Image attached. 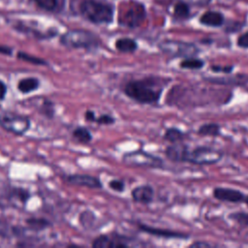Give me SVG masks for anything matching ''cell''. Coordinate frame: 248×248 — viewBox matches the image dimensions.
<instances>
[{
  "label": "cell",
  "instance_id": "obj_26",
  "mask_svg": "<svg viewBox=\"0 0 248 248\" xmlns=\"http://www.w3.org/2000/svg\"><path fill=\"white\" fill-rule=\"evenodd\" d=\"M37 6H39L41 9L53 12L56 10V7L58 5V0H33Z\"/></svg>",
  "mask_w": 248,
  "mask_h": 248
},
{
  "label": "cell",
  "instance_id": "obj_25",
  "mask_svg": "<svg viewBox=\"0 0 248 248\" xmlns=\"http://www.w3.org/2000/svg\"><path fill=\"white\" fill-rule=\"evenodd\" d=\"M229 218L242 227H248V212L237 211L229 215Z\"/></svg>",
  "mask_w": 248,
  "mask_h": 248
},
{
  "label": "cell",
  "instance_id": "obj_6",
  "mask_svg": "<svg viewBox=\"0 0 248 248\" xmlns=\"http://www.w3.org/2000/svg\"><path fill=\"white\" fill-rule=\"evenodd\" d=\"M122 160L127 165L144 168H161L164 164L160 157L141 149L125 153Z\"/></svg>",
  "mask_w": 248,
  "mask_h": 248
},
{
  "label": "cell",
  "instance_id": "obj_15",
  "mask_svg": "<svg viewBox=\"0 0 248 248\" xmlns=\"http://www.w3.org/2000/svg\"><path fill=\"white\" fill-rule=\"evenodd\" d=\"M206 81L214 84L222 85H243L248 82V77L245 76H233V77H214L204 78Z\"/></svg>",
  "mask_w": 248,
  "mask_h": 248
},
{
  "label": "cell",
  "instance_id": "obj_16",
  "mask_svg": "<svg viewBox=\"0 0 248 248\" xmlns=\"http://www.w3.org/2000/svg\"><path fill=\"white\" fill-rule=\"evenodd\" d=\"M200 22L203 25L206 26H211V27H219L224 23V16L222 14L218 12H206L204 13L201 18Z\"/></svg>",
  "mask_w": 248,
  "mask_h": 248
},
{
  "label": "cell",
  "instance_id": "obj_28",
  "mask_svg": "<svg viewBox=\"0 0 248 248\" xmlns=\"http://www.w3.org/2000/svg\"><path fill=\"white\" fill-rule=\"evenodd\" d=\"M13 196L16 197L21 202H26V201L29 199L30 195L28 193V191L22 189V188H16V189H13V192H12Z\"/></svg>",
  "mask_w": 248,
  "mask_h": 248
},
{
  "label": "cell",
  "instance_id": "obj_22",
  "mask_svg": "<svg viewBox=\"0 0 248 248\" xmlns=\"http://www.w3.org/2000/svg\"><path fill=\"white\" fill-rule=\"evenodd\" d=\"M73 137L80 143H88L92 140V135L90 131L82 126L77 127L73 131Z\"/></svg>",
  "mask_w": 248,
  "mask_h": 248
},
{
  "label": "cell",
  "instance_id": "obj_38",
  "mask_svg": "<svg viewBox=\"0 0 248 248\" xmlns=\"http://www.w3.org/2000/svg\"><path fill=\"white\" fill-rule=\"evenodd\" d=\"M210 246L211 245L209 243L205 242V241H196V242L190 244V247H198V248H200V247H210Z\"/></svg>",
  "mask_w": 248,
  "mask_h": 248
},
{
  "label": "cell",
  "instance_id": "obj_7",
  "mask_svg": "<svg viewBox=\"0 0 248 248\" xmlns=\"http://www.w3.org/2000/svg\"><path fill=\"white\" fill-rule=\"evenodd\" d=\"M0 126L7 132L15 135H23L30 128V120L21 114L5 112L0 114Z\"/></svg>",
  "mask_w": 248,
  "mask_h": 248
},
{
  "label": "cell",
  "instance_id": "obj_13",
  "mask_svg": "<svg viewBox=\"0 0 248 248\" xmlns=\"http://www.w3.org/2000/svg\"><path fill=\"white\" fill-rule=\"evenodd\" d=\"M138 228L142 231L143 232H146L148 234L158 236V237H165V238H178V239H187L189 238V234L181 232H176V231H171L168 229H160V228H154L147 226L145 224H139Z\"/></svg>",
  "mask_w": 248,
  "mask_h": 248
},
{
  "label": "cell",
  "instance_id": "obj_36",
  "mask_svg": "<svg viewBox=\"0 0 248 248\" xmlns=\"http://www.w3.org/2000/svg\"><path fill=\"white\" fill-rule=\"evenodd\" d=\"M9 234V227L6 223L0 221V235L8 236Z\"/></svg>",
  "mask_w": 248,
  "mask_h": 248
},
{
  "label": "cell",
  "instance_id": "obj_9",
  "mask_svg": "<svg viewBox=\"0 0 248 248\" xmlns=\"http://www.w3.org/2000/svg\"><path fill=\"white\" fill-rule=\"evenodd\" d=\"M212 195L218 201L232 203L243 202L245 199V195L241 191L225 187H215Z\"/></svg>",
  "mask_w": 248,
  "mask_h": 248
},
{
  "label": "cell",
  "instance_id": "obj_14",
  "mask_svg": "<svg viewBox=\"0 0 248 248\" xmlns=\"http://www.w3.org/2000/svg\"><path fill=\"white\" fill-rule=\"evenodd\" d=\"M154 189L149 184L139 185L131 192V197L135 202L141 204H149L154 199Z\"/></svg>",
  "mask_w": 248,
  "mask_h": 248
},
{
  "label": "cell",
  "instance_id": "obj_2",
  "mask_svg": "<svg viewBox=\"0 0 248 248\" xmlns=\"http://www.w3.org/2000/svg\"><path fill=\"white\" fill-rule=\"evenodd\" d=\"M77 10L82 17L96 24L109 23L113 17L111 6L97 0H80Z\"/></svg>",
  "mask_w": 248,
  "mask_h": 248
},
{
  "label": "cell",
  "instance_id": "obj_10",
  "mask_svg": "<svg viewBox=\"0 0 248 248\" xmlns=\"http://www.w3.org/2000/svg\"><path fill=\"white\" fill-rule=\"evenodd\" d=\"M189 147L187 144L181 142L171 143L170 145L167 146L165 149L166 157L174 163H184L187 162L188 154H189Z\"/></svg>",
  "mask_w": 248,
  "mask_h": 248
},
{
  "label": "cell",
  "instance_id": "obj_35",
  "mask_svg": "<svg viewBox=\"0 0 248 248\" xmlns=\"http://www.w3.org/2000/svg\"><path fill=\"white\" fill-rule=\"evenodd\" d=\"M84 118L88 122H95V120H96L95 112L93 110H90V109L86 110L85 113H84Z\"/></svg>",
  "mask_w": 248,
  "mask_h": 248
},
{
  "label": "cell",
  "instance_id": "obj_29",
  "mask_svg": "<svg viewBox=\"0 0 248 248\" xmlns=\"http://www.w3.org/2000/svg\"><path fill=\"white\" fill-rule=\"evenodd\" d=\"M96 123H98L99 125H111L115 122V118L113 116H111L110 114H101L99 117L96 118L95 120Z\"/></svg>",
  "mask_w": 248,
  "mask_h": 248
},
{
  "label": "cell",
  "instance_id": "obj_23",
  "mask_svg": "<svg viewBox=\"0 0 248 248\" xmlns=\"http://www.w3.org/2000/svg\"><path fill=\"white\" fill-rule=\"evenodd\" d=\"M26 224L33 231H42L47 227L51 226V223L44 218H35L31 217L26 220Z\"/></svg>",
  "mask_w": 248,
  "mask_h": 248
},
{
  "label": "cell",
  "instance_id": "obj_37",
  "mask_svg": "<svg viewBox=\"0 0 248 248\" xmlns=\"http://www.w3.org/2000/svg\"><path fill=\"white\" fill-rule=\"evenodd\" d=\"M6 93H7V86L2 80H0V101L5 98Z\"/></svg>",
  "mask_w": 248,
  "mask_h": 248
},
{
  "label": "cell",
  "instance_id": "obj_19",
  "mask_svg": "<svg viewBox=\"0 0 248 248\" xmlns=\"http://www.w3.org/2000/svg\"><path fill=\"white\" fill-rule=\"evenodd\" d=\"M197 133L200 136L218 137L221 135V126L217 123H205L199 127Z\"/></svg>",
  "mask_w": 248,
  "mask_h": 248
},
{
  "label": "cell",
  "instance_id": "obj_11",
  "mask_svg": "<svg viewBox=\"0 0 248 248\" xmlns=\"http://www.w3.org/2000/svg\"><path fill=\"white\" fill-rule=\"evenodd\" d=\"M122 236L113 233L111 235L107 234H101L97 236L92 241V246L95 248H125L128 246V243L124 242V240L121 239Z\"/></svg>",
  "mask_w": 248,
  "mask_h": 248
},
{
  "label": "cell",
  "instance_id": "obj_27",
  "mask_svg": "<svg viewBox=\"0 0 248 248\" xmlns=\"http://www.w3.org/2000/svg\"><path fill=\"white\" fill-rule=\"evenodd\" d=\"M17 58L22 59V60H24V61H27V62H29V63L35 64V65H46V64H47L45 60H43V59H41V58H39V57L30 55V54H27V53L21 52V51L17 52Z\"/></svg>",
  "mask_w": 248,
  "mask_h": 248
},
{
  "label": "cell",
  "instance_id": "obj_21",
  "mask_svg": "<svg viewBox=\"0 0 248 248\" xmlns=\"http://www.w3.org/2000/svg\"><path fill=\"white\" fill-rule=\"evenodd\" d=\"M203 66H204V61L202 59L197 58L195 56L183 58L179 63L180 68L189 69V70H200Z\"/></svg>",
  "mask_w": 248,
  "mask_h": 248
},
{
  "label": "cell",
  "instance_id": "obj_5",
  "mask_svg": "<svg viewBox=\"0 0 248 248\" xmlns=\"http://www.w3.org/2000/svg\"><path fill=\"white\" fill-rule=\"evenodd\" d=\"M158 46L161 51L172 57H193L200 51V49L194 44L175 40L163 41Z\"/></svg>",
  "mask_w": 248,
  "mask_h": 248
},
{
  "label": "cell",
  "instance_id": "obj_8",
  "mask_svg": "<svg viewBox=\"0 0 248 248\" xmlns=\"http://www.w3.org/2000/svg\"><path fill=\"white\" fill-rule=\"evenodd\" d=\"M144 16L145 12L143 6L139 3H136L124 12L123 16L121 17V24L128 26L130 28H134L140 24Z\"/></svg>",
  "mask_w": 248,
  "mask_h": 248
},
{
  "label": "cell",
  "instance_id": "obj_39",
  "mask_svg": "<svg viewBox=\"0 0 248 248\" xmlns=\"http://www.w3.org/2000/svg\"><path fill=\"white\" fill-rule=\"evenodd\" d=\"M0 53H4V54H11L12 53V48L8 47V46H0Z\"/></svg>",
  "mask_w": 248,
  "mask_h": 248
},
{
  "label": "cell",
  "instance_id": "obj_3",
  "mask_svg": "<svg viewBox=\"0 0 248 248\" xmlns=\"http://www.w3.org/2000/svg\"><path fill=\"white\" fill-rule=\"evenodd\" d=\"M60 43L72 48H94L100 44L99 38L92 32L82 29L67 31L60 38Z\"/></svg>",
  "mask_w": 248,
  "mask_h": 248
},
{
  "label": "cell",
  "instance_id": "obj_20",
  "mask_svg": "<svg viewBox=\"0 0 248 248\" xmlns=\"http://www.w3.org/2000/svg\"><path fill=\"white\" fill-rule=\"evenodd\" d=\"M163 138L165 140H167L170 143L181 142L185 139V133L178 128L170 127L165 131Z\"/></svg>",
  "mask_w": 248,
  "mask_h": 248
},
{
  "label": "cell",
  "instance_id": "obj_34",
  "mask_svg": "<svg viewBox=\"0 0 248 248\" xmlns=\"http://www.w3.org/2000/svg\"><path fill=\"white\" fill-rule=\"evenodd\" d=\"M184 3H188V4H192V5H200V6H204L207 5L210 0H180Z\"/></svg>",
  "mask_w": 248,
  "mask_h": 248
},
{
  "label": "cell",
  "instance_id": "obj_31",
  "mask_svg": "<svg viewBox=\"0 0 248 248\" xmlns=\"http://www.w3.org/2000/svg\"><path fill=\"white\" fill-rule=\"evenodd\" d=\"M42 108H43V110H41V111L44 115H46V117L51 118L53 116L54 109H53V104L51 102H49L48 100H46Z\"/></svg>",
  "mask_w": 248,
  "mask_h": 248
},
{
  "label": "cell",
  "instance_id": "obj_17",
  "mask_svg": "<svg viewBox=\"0 0 248 248\" xmlns=\"http://www.w3.org/2000/svg\"><path fill=\"white\" fill-rule=\"evenodd\" d=\"M115 47L120 52L132 53L137 50L138 44L131 38H119L115 42Z\"/></svg>",
  "mask_w": 248,
  "mask_h": 248
},
{
  "label": "cell",
  "instance_id": "obj_40",
  "mask_svg": "<svg viewBox=\"0 0 248 248\" xmlns=\"http://www.w3.org/2000/svg\"><path fill=\"white\" fill-rule=\"evenodd\" d=\"M245 202L246 205L248 206V196H245V199H244V202Z\"/></svg>",
  "mask_w": 248,
  "mask_h": 248
},
{
  "label": "cell",
  "instance_id": "obj_24",
  "mask_svg": "<svg viewBox=\"0 0 248 248\" xmlns=\"http://www.w3.org/2000/svg\"><path fill=\"white\" fill-rule=\"evenodd\" d=\"M189 15H190V11H189V7L186 3L180 1L174 6L173 16H174L175 18L185 19L189 16Z\"/></svg>",
  "mask_w": 248,
  "mask_h": 248
},
{
  "label": "cell",
  "instance_id": "obj_12",
  "mask_svg": "<svg viewBox=\"0 0 248 248\" xmlns=\"http://www.w3.org/2000/svg\"><path fill=\"white\" fill-rule=\"evenodd\" d=\"M66 181L75 186L88 187L92 189H101L103 187V183L98 177L89 174H71L66 177Z\"/></svg>",
  "mask_w": 248,
  "mask_h": 248
},
{
  "label": "cell",
  "instance_id": "obj_18",
  "mask_svg": "<svg viewBox=\"0 0 248 248\" xmlns=\"http://www.w3.org/2000/svg\"><path fill=\"white\" fill-rule=\"evenodd\" d=\"M40 86V81L36 78H26L21 80H19L17 84V89L23 93L27 94L29 92H32L36 89H38Z\"/></svg>",
  "mask_w": 248,
  "mask_h": 248
},
{
  "label": "cell",
  "instance_id": "obj_30",
  "mask_svg": "<svg viewBox=\"0 0 248 248\" xmlns=\"http://www.w3.org/2000/svg\"><path fill=\"white\" fill-rule=\"evenodd\" d=\"M108 187L115 191V192H123L125 190V183L123 180H120V179H112L108 182Z\"/></svg>",
  "mask_w": 248,
  "mask_h": 248
},
{
  "label": "cell",
  "instance_id": "obj_32",
  "mask_svg": "<svg viewBox=\"0 0 248 248\" xmlns=\"http://www.w3.org/2000/svg\"><path fill=\"white\" fill-rule=\"evenodd\" d=\"M210 70L214 73H223V74H231L233 70L232 65L229 66H220V65H212L210 66Z\"/></svg>",
  "mask_w": 248,
  "mask_h": 248
},
{
  "label": "cell",
  "instance_id": "obj_4",
  "mask_svg": "<svg viewBox=\"0 0 248 248\" xmlns=\"http://www.w3.org/2000/svg\"><path fill=\"white\" fill-rule=\"evenodd\" d=\"M223 158V153L213 147L200 145L190 149L187 163L194 165H213Z\"/></svg>",
  "mask_w": 248,
  "mask_h": 248
},
{
  "label": "cell",
  "instance_id": "obj_33",
  "mask_svg": "<svg viewBox=\"0 0 248 248\" xmlns=\"http://www.w3.org/2000/svg\"><path fill=\"white\" fill-rule=\"evenodd\" d=\"M236 44L241 48H248V32H245L244 34L240 35L237 38Z\"/></svg>",
  "mask_w": 248,
  "mask_h": 248
},
{
  "label": "cell",
  "instance_id": "obj_1",
  "mask_svg": "<svg viewBox=\"0 0 248 248\" xmlns=\"http://www.w3.org/2000/svg\"><path fill=\"white\" fill-rule=\"evenodd\" d=\"M170 78L160 77H145L140 79H131L123 87L124 94L131 100L141 105L157 104L162 96L165 85Z\"/></svg>",
  "mask_w": 248,
  "mask_h": 248
}]
</instances>
